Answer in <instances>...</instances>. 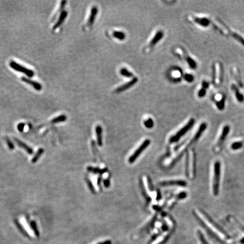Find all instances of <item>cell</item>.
I'll return each mask as SVG.
<instances>
[{"mask_svg":"<svg viewBox=\"0 0 244 244\" xmlns=\"http://www.w3.org/2000/svg\"><path fill=\"white\" fill-rule=\"evenodd\" d=\"M113 35L115 38L119 40H123L126 38V35L122 31H115L113 33Z\"/></svg>","mask_w":244,"mask_h":244,"instance_id":"cell-20","label":"cell"},{"mask_svg":"<svg viewBox=\"0 0 244 244\" xmlns=\"http://www.w3.org/2000/svg\"><path fill=\"white\" fill-rule=\"evenodd\" d=\"M163 37V32L162 31H159L156 33V34L153 37V39L151 40L150 42L149 45L150 47L154 46L156 44L160 41Z\"/></svg>","mask_w":244,"mask_h":244,"instance_id":"cell-12","label":"cell"},{"mask_svg":"<svg viewBox=\"0 0 244 244\" xmlns=\"http://www.w3.org/2000/svg\"><path fill=\"white\" fill-rule=\"evenodd\" d=\"M43 152H44V149H39V150L37 151V153H36V155L33 156L32 160V162L33 163L36 162L38 161V160L39 159L40 156L42 155Z\"/></svg>","mask_w":244,"mask_h":244,"instance_id":"cell-24","label":"cell"},{"mask_svg":"<svg viewBox=\"0 0 244 244\" xmlns=\"http://www.w3.org/2000/svg\"><path fill=\"white\" fill-rule=\"evenodd\" d=\"M9 65L11 68L15 70L16 71L23 73L29 78H32L34 76V72L32 70H29L23 66L20 65L19 63H16L15 61H11Z\"/></svg>","mask_w":244,"mask_h":244,"instance_id":"cell-6","label":"cell"},{"mask_svg":"<svg viewBox=\"0 0 244 244\" xmlns=\"http://www.w3.org/2000/svg\"><path fill=\"white\" fill-rule=\"evenodd\" d=\"M137 81H138V79L137 78H134L132 79V80H131L130 81H128L127 83L122 85L120 87H119L118 88H117L115 90V92L119 93H121V92L125 91L127 89L131 88L132 87H133L135 84H136Z\"/></svg>","mask_w":244,"mask_h":244,"instance_id":"cell-8","label":"cell"},{"mask_svg":"<svg viewBox=\"0 0 244 244\" xmlns=\"http://www.w3.org/2000/svg\"><path fill=\"white\" fill-rule=\"evenodd\" d=\"M241 242L242 244H244V238L241 240Z\"/></svg>","mask_w":244,"mask_h":244,"instance_id":"cell-35","label":"cell"},{"mask_svg":"<svg viewBox=\"0 0 244 244\" xmlns=\"http://www.w3.org/2000/svg\"><path fill=\"white\" fill-rule=\"evenodd\" d=\"M195 123V120L193 118H191L190 119H189V121L184 126H183L180 130L178 131V132L176 134H175L173 137H171L169 139V142L171 143H173L178 141L180 138H182L192 128Z\"/></svg>","mask_w":244,"mask_h":244,"instance_id":"cell-4","label":"cell"},{"mask_svg":"<svg viewBox=\"0 0 244 244\" xmlns=\"http://www.w3.org/2000/svg\"><path fill=\"white\" fill-rule=\"evenodd\" d=\"M31 227L32 228L33 230L35 232V233L36 234V236L37 237H39V231H38V229L37 228L36 223L34 221H32L31 223Z\"/></svg>","mask_w":244,"mask_h":244,"instance_id":"cell-28","label":"cell"},{"mask_svg":"<svg viewBox=\"0 0 244 244\" xmlns=\"http://www.w3.org/2000/svg\"><path fill=\"white\" fill-rule=\"evenodd\" d=\"M120 74H121V75L123 76L124 77L128 78H130L133 77V74L131 72L128 71L126 68H122L120 70Z\"/></svg>","mask_w":244,"mask_h":244,"instance_id":"cell-21","label":"cell"},{"mask_svg":"<svg viewBox=\"0 0 244 244\" xmlns=\"http://www.w3.org/2000/svg\"><path fill=\"white\" fill-rule=\"evenodd\" d=\"M195 20L197 24L205 27L208 26L210 24V20L206 18H195Z\"/></svg>","mask_w":244,"mask_h":244,"instance_id":"cell-15","label":"cell"},{"mask_svg":"<svg viewBox=\"0 0 244 244\" xmlns=\"http://www.w3.org/2000/svg\"><path fill=\"white\" fill-rule=\"evenodd\" d=\"M195 215L199 221H200L201 223L204 225L205 228L208 230L212 234H213L214 236L218 239L219 241L226 244L231 242L230 236L217 223H216L210 216L206 214L205 212L202 210H199L197 212L195 210Z\"/></svg>","mask_w":244,"mask_h":244,"instance_id":"cell-1","label":"cell"},{"mask_svg":"<svg viewBox=\"0 0 244 244\" xmlns=\"http://www.w3.org/2000/svg\"><path fill=\"white\" fill-rule=\"evenodd\" d=\"M67 16V13L66 11H62L60 16L59 17L58 20L57 22V23H55V25L53 27V30H55L57 29V28H58L61 25H62V23H63V22L65 21L66 19V17Z\"/></svg>","mask_w":244,"mask_h":244,"instance_id":"cell-14","label":"cell"},{"mask_svg":"<svg viewBox=\"0 0 244 244\" xmlns=\"http://www.w3.org/2000/svg\"><path fill=\"white\" fill-rule=\"evenodd\" d=\"M184 79L185 80L188 82V83H191L192 81H193L194 80V77L193 75L191 74H186L184 76Z\"/></svg>","mask_w":244,"mask_h":244,"instance_id":"cell-29","label":"cell"},{"mask_svg":"<svg viewBox=\"0 0 244 244\" xmlns=\"http://www.w3.org/2000/svg\"><path fill=\"white\" fill-rule=\"evenodd\" d=\"M96 132L97 135V142L98 145L100 146H101L102 143V128L100 126H97L96 128Z\"/></svg>","mask_w":244,"mask_h":244,"instance_id":"cell-17","label":"cell"},{"mask_svg":"<svg viewBox=\"0 0 244 244\" xmlns=\"http://www.w3.org/2000/svg\"><path fill=\"white\" fill-rule=\"evenodd\" d=\"M15 141L17 145L19 147L22 148H23L28 154H32L33 150L30 147H28L27 145H26V143H24L22 141H20L19 140H18V139H15Z\"/></svg>","mask_w":244,"mask_h":244,"instance_id":"cell-16","label":"cell"},{"mask_svg":"<svg viewBox=\"0 0 244 244\" xmlns=\"http://www.w3.org/2000/svg\"><path fill=\"white\" fill-rule=\"evenodd\" d=\"M24 126H25V124L24 123L19 124L18 125V130L20 132H23Z\"/></svg>","mask_w":244,"mask_h":244,"instance_id":"cell-32","label":"cell"},{"mask_svg":"<svg viewBox=\"0 0 244 244\" xmlns=\"http://www.w3.org/2000/svg\"><path fill=\"white\" fill-rule=\"evenodd\" d=\"M98 244H111V242L110 240H107V241L101 242L100 243H98Z\"/></svg>","mask_w":244,"mask_h":244,"instance_id":"cell-34","label":"cell"},{"mask_svg":"<svg viewBox=\"0 0 244 244\" xmlns=\"http://www.w3.org/2000/svg\"><path fill=\"white\" fill-rule=\"evenodd\" d=\"M216 105L219 110H223L225 107V98H222L220 101H218L216 102Z\"/></svg>","mask_w":244,"mask_h":244,"instance_id":"cell-25","label":"cell"},{"mask_svg":"<svg viewBox=\"0 0 244 244\" xmlns=\"http://www.w3.org/2000/svg\"><path fill=\"white\" fill-rule=\"evenodd\" d=\"M7 145H8V147L10 148V149H13L14 148V146L13 144L10 141V140H7Z\"/></svg>","mask_w":244,"mask_h":244,"instance_id":"cell-33","label":"cell"},{"mask_svg":"<svg viewBox=\"0 0 244 244\" xmlns=\"http://www.w3.org/2000/svg\"><path fill=\"white\" fill-rule=\"evenodd\" d=\"M229 33H231L232 37H233L234 39L237 40L238 42H240L244 46V39L242 37H241V36L238 35L237 33L233 32L231 31V32H229Z\"/></svg>","mask_w":244,"mask_h":244,"instance_id":"cell-19","label":"cell"},{"mask_svg":"<svg viewBox=\"0 0 244 244\" xmlns=\"http://www.w3.org/2000/svg\"><path fill=\"white\" fill-rule=\"evenodd\" d=\"M97 7L96 6L93 7L92 8L91 13H90V15H89V16L88 22H87V24H88L89 26H92L93 24L95 19H96V16L97 15Z\"/></svg>","mask_w":244,"mask_h":244,"instance_id":"cell-11","label":"cell"},{"mask_svg":"<svg viewBox=\"0 0 244 244\" xmlns=\"http://www.w3.org/2000/svg\"><path fill=\"white\" fill-rule=\"evenodd\" d=\"M229 131H230V127L228 125H225L223 128L221 134L219 137L218 138V141L215 143V145L214 147V152L215 153H219L221 151L223 143L228 136Z\"/></svg>","mask_w":244,"mask_h":244,"instance_id":"cell-5","label":"cell"},{"mask_svg":"<svg viewBox=\"0 0 244 244\" xmlns=\"http://www.w3.org/2000/svg\"><path fill=\"white\" fill-rule=\"evenodd\" d=\"M22 80L26 83L28 84L31 85V86H32L34 89H35L37 91H40L42 89V85L39 83L37 81H34L32 80H31L27 78H25V77H23L22 78Z\"/></svg>","mask_w":244,"mask_h":244,"instance_id":"cell-10","label":"cell"},{"mask_svg":"<svg viewBox=\"0 0 244 244\" xmlns=\"http://www.w3.org/2000/svg\"><path fill=\"white\" fill-rule=\"evenodd\" d=\"M206 93V91L204 88H201L199 92H198V97L199 98H202L205 97Z\"/></svg>","mask_w":244,"mask_h":244,"instance_id":"cell-30","label":"cell"},{"mask_svg":"<svg viewBox=\"0 0 244 244\" xmlns=\"http://www.w3.org/2000/svg\"><path fill=\"white\" fill-rule=\"evenodd\" d=\"M221 175V166L219 161H216L214 165L213 169V180L212 183V188L214 195L217 196L219 192L220 180Z\"/></svg>","mask_w":244,"mask_h":244,"instance_id":"cell-2","label":"cell"},{"mask_svg":"<svg viewBox=\"0 0 244 244\" xmlns=\"http://www.w3.org/2000/svg\"><path fill=\"white\" fill-rule=\"evenodd\" d=\"M186 60L188 65L191 67V68L195 69L196 68L197 63H196V62H195V61L193 59H192L190 57L187 56L186 58Z\"/></svg>","mask_w":244,"mask_h":244,"instance_id":"cell-23","label":"cell"},{"mask_svg":"<svg viewBox=\"0 0 244 244\" xmlns=\"http://www.w3.org/2000/svg\"><path fill=\"white\" fill-rule=\"evenodd\" d=\"M144 125L148 128H151L153 127V125H154V122H153V121L152 119L149 118L147 121L144 122Z\"/></svg>","mask_w":244,"mask_h":244,"instance_id":"cell-26","label":"cell"},{"mask_svg":"<svg viewBox=\"0 0 244 244\" xmlns=\"http://www.w3.org/2000/svg\"><path fill=\"white\" fill-rule=\"evenodd\" d=\"M244 147V141H236L231 144V149L233 150H237Z\"/></svg>","mask_w":244,"mask_h":244,"instance_id":"cell-18","label":"cell"},{"mask_svg":"<svg viewBox=\"0 0 244 244\" xmlns=\"http://www.w3.org/2000/svg\"><path fill=\"white\" fill-rule=\"evenodd\" d=\"M186 173L189 179H193L195 174V154L192 151L188 154L186 158Z\"/></svg>","mask_w":244,"mask_h":244,"instance_id":"cell-3","label":"cell"},{"mask_svg":"<svg viewBox=\"0 0 244 244\" xmlns=\"http://www.w3.org/2000/svg\"><path fill=\"white\" fill-rule=\"evenodd\" d=\"M186 182L184 180H169L167 182H162L161 185L162 186H179L185 187L186 186Z\"/></svg>","mask_w":244,"mask_h":244,"instance_id":"cell-9","label":"cell"},{"mask_svg":"<svg viewBox=\"0 0 244 244\" xmlns=\"http://www.w3.org/2000/svg\"><path fill=\"white\" fill-rule=\"evenodd\" d=\"M66 119H67V117H66V115H59L57 117L54 118L52 121V123H60V122H62L65 121L66 120Z\"/></svg>","mask_w":244,"mask_h":244,"instance_id":"cell-22","label":"cell"},{"mask_svg":"<svg viewBox=\"0 0 244 244\" xmlns=\"http://www.w3.org/2000/svg\"><path fill=\"white\" fill-rule=\"evenodd\" d=\"M209 83H208V81H203L202 82V88H204L206 90V89H208L209 87Z\"/></svg>","mask_w":244,"mask_h":244,"instance_id":"cell-31","label":"cell"},{"mask_svg":"<svg viewBox=\"0 0 244 244\" xmlns=\"http://www.w3.org/2000/svg\"><path fill=\"white\" fill-rule=\"evenodd\" d=\"M197 234H198V236H199V238L202 244H208L207 241L206 240L205 237L203 236V235L202 234V233L200 231L197 232Z\"/></svg>","mask_w":244,"mask_h":244,"instance_id":"cell-27","label":"cell"},{"mask_svg":"<svg viewBox=\"0 0 244 244\" xmlns=\"http://www.w3.org/2000/svg\"><path fill=\"white\" fill-rule=\"evenodd\" d=\"M150 143V140L149 139L145 140L143 143H141V145H140V147L137 149L134 152V154L130 157L129 162L131 163L134 162V161L138 158V156H139L141 153L143 152V150L149 145Z\"/></svg>","mask_w":244,"mask_h":244,"instance_id":"cell-7","label":"cell"},{"mask_svg":"<svg viewBox=\"0 0 244 244\" xmlns=\"http://www.w3.org/2000/svg\"><path fill=\"white\" fill-rule=\"evenodd\" d=\"M231 89L234 93L236 99L239 102H242L244 101V97L243 95L239 91L238 88L236 85L232 84L231 86Z\"/></svg>","mask_w":244,"mask_h":244,"instance_id":"cell-13","label":"cell"}]
</instances>
